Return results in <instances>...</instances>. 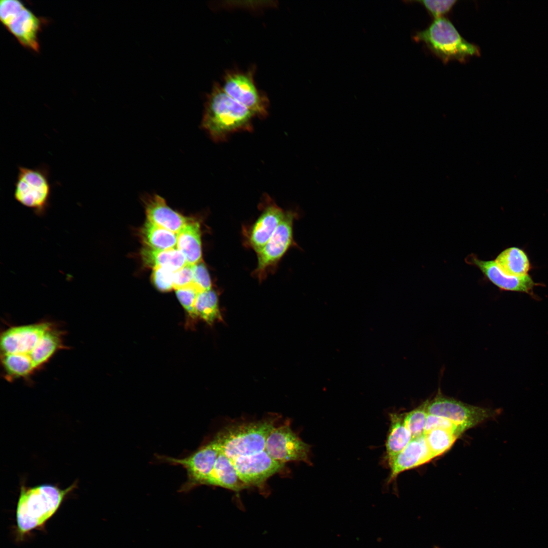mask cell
<instances>
[{
    "label": "cell",
    "instance_id": "277c9868",
    "mask_svg": "<svg viewBox=\"0 0 548 548\" xmlns=\"http://www.w3.org/2000/svg\"><path fill=\"white\" fill-rule=\"evenodd\" d=\"M279 417L271 416L253 422H236L218 431L212 439L219 451L232 460L262 452Z\"/></svg>",
    "mask_w": 548,
    "mask_h": 548
},
{
    "label": "cell",
    "instance_id": "ba28073f",
    "mask_svg": "<svg viewBox=\"0 0 548 548\" xmlns=\"http://www.w3.org/2000/svg\"><path fill=\"white\" fill-rule=\"evenodd\" d=\"M429 414L447 418L464 431L475 426L500 413V410L470 405L444 395L439 390L435 397L429 400Z\"/></svg>",
    "mask_w": 548,
    "mask_h": 548
},
{
    "label": "cell",
    "instance_id": "83f0119b",
    "mask_svg": "<svg viewBox=\"0 0 548 548\" xmlns=\"http://www.w3.org/2000/svg\"><path fill=\"white\" fill-rule=\"evenodd\" d=\"M437 429L450 430L459 435L464 432V431L460 427L451 420L442 417L428 414L424 434L431 430Z\"/></svg>",
    "mask_w": 548,
    "mask_h": 548
},
{
    "label": "cell",
    "instance_id": "ffe728a7",
    "mask_svg": "<svg viewBox=\"0 0 548 548\" xmlns=\"http://www.w3.org/2000/svg\"><path fill=\"white\" fill-rule=\"evenodd\" d=\"M143 263L152 268L160 266L176 271L187 264L183 255L176 248L155 249L144 247L141 252Z\"/></svg>",
    "mask_w": 548,
    "mask_h": 548
},
{
    "label": "cell",
    "instance_id": "8992f818",
    "mask_svg": "<svg viewBox=\"0 0 548 548\" xmlns=\"http://www.w3.org/2000/svg\"><path fill=\"white\" fill-rule=\"evenodd\" d=\"M14 182V198L22 206L44 216L50 205L53 185L46 164L29 167L19 165Z\"/></svg>",
    "mask_w": 548,
    "mask_h": 548
},
{
    "label": "cell",
    "instance_id": "603a6c76",
    "mask_svg": "<svg viewBox=\"0 0 548 548\" xmlns=\"http://www.w3.org/2000/svg\"><path fill=\"white\" fill-rule=\"evenodd\" d=\"M195 307L197 318L209 325L222 321L218 296L212 289L198 293Z\"/></svg>",
    "mask_w": 548,
    "mask_h": 548
},
{
    "label": "cell",
    "instance_id": "cb8c5ba5",
    "mask_svg": "<svg viewBox=\"0 0 548 548\" xmlns=\"http://www.w3.org/2000/svg\"><path fill=\"white\" fill-rule=\"evenodd\" d=\"M427 446L433 458L449 450L459 435L450 430L437 429L424 434Z\"/></svg>",
    "mask_w": 548,
    "mask_h": 548
},
{
    "label": "cell",
    "instance_id": "5b68a950",
    "mask_svg": "<svg viewBox=\"0 0 548 548\" xmlns=\"http://www.w3.org/2000/svg\"><path fill=\"white\" fill-rule=\"evenodd\" d=\"M414 40L425 44L443 62L456 60L464 62L471 56H479L480 49L468 42L448 19H435L426 29L417 32Z\"/></svg>",
    "mask_w": 548,
    "mask_h": 548
},
{
    "label": "cell",
    "instance_id": "ac0fdd59",
    "mask_svg": "<svg viewBox=\"0 0 548 548\" xmlns=\"http://www.w3.org/2000/svg\"><path fill=\"white\" fill-rule=\"evenodd\" d=\"M200 225L191 218L177 233L176 248L183 255L187 263L195 265L201 259V243Z\"/></svg>",
    "mask_w": 548,
    "mask_h": 548
},
{
    "label": "cell",
    "instance_id": "3957f363",
    "mask_svg": "<svg viewBox=\"0 0 548 548\" xmlns=\"http://www.w3.org/2000/svg\"><path fill=\"white\" fill-rule=\"evenodd\" d=\"M255 117L215 84L208 95L201 126L214 141L221 142L235 132L251 131Z\"/></svg>",
    "mask_w": 548,
    "mask_h": 548
},
{
    "label": "cell",
    "instance_id": "4fadbf2b",
    "mask_svg": "<svg viewBox=\"0 0 548 548\" xmlns=\"http://www.w3.org/2000/svg\"><path fill=\"white\" fill-rule=\"evenodd\" d=\"M468 264L477 267L493 284L500 289L526 293L533 295V289L537 285L531 277L527 275L522 277L510 276L505 273L495 261H483L475 255L467 257Z\"/></svg>",
    "mask_w": 548,
    "mask_h": 548
},
{
    "label": "cell",
    "instance_id": "2e32d148",
    "mask_svg": "<svg viewBox=\"0 0 548 548\" xmlns=\"http://www.w3.org/2000/svg\"><path fill=\"white\" fill-rule=\"evenodd\" d=\"M266 200V204L249 235V243L256 251L260 250L268 241L287 213L272 202L270 199Z\"/></svg>",
    "mask_w": 548,
    "mask_h": 548
},
{
    "label": "cell",
    "instance_id": "1f68e13d",
    "mask_svg": "<svg viewBox=\"0 0 548 548\" xmlns=\"http://www.w3.org/2000/svg\"><path fill=\"white\" fill-rule=\"evenodd\" d=\"M433 548H440V547L437 545H434Z\"/></svg>",
    "mask_w": 548,
    "mask_h": 548
},
{
    "label": "cell",
    "instance_id": "7402d4cb",
    "mask_svg": "<svg viewBox=\"0 0 548 548\" xmlns=\"http://www.w3.org/2000/svg\"><path fill=\"white\" fill-rule=\"evenodd\" d=\"M140 238L145 247L155 249L176 248L177 233L157 226L148 220L140 230Z\"/></svg>",
    "mask_w": 548,
    "mask_h": 548
},
{
    "label": "cell",
    "instance_id": "44dd1931",
    "mask_svg": "<svg viewBox=\"0 0 548 548\" xmlns=\"http://www.w3.org/2000/svg\"><path fill=\"white\" fill-rule=\"evenodd\" d=\"M495 261L505 273L510 276H526L531 267L526 253L517 247L505 249L499 254Z\"/></svg>",
    "mask_w": 548,
    "mask_h": 548
},
{
    "label": "cell",
    "instance_id": "f546056e",
    "mask_svg": "<svg viewBox=\"0 0 548 548\" xmlns=\"http://www.w3.org/2000/svg\"><path fill=\"white\" fill-rule=\"evenodd\" d=\"M193 286L200 293L211 289V281L204 264L200 262L193 265Z\"/></svg>",
    "mask_w": 548,
    "mask_h": 548
},
{
    "label": "cell",
    "instance_id": "4316f807",
    "mask_svg": "<svg viewBox=\"0 0 548 548\" xmlns=\"http://www.w3.org/2000/svg\"><path fill=\"white\" fill-rule=\"evenodd\" d=\"M175 272L164 267L153 268L152 279L155 287L163 292L169 291L173 289Z\"/></svg>",
    "mask_w": 548,
    "mask_h": 548
},
{
    "label": "cell",
    "instance_id": "d4e9b609",
    "mask_svg": "<svg viewBox=\"0 0 548 548\" xmlns=\"http://www.w3.org/2000/svg\"><path fill=\"white\" fill-rule=\"evenodd\" d=\"M429 401V399L425 400L415 409L404 414V423L413 438L424 434L428 415L427 407Z\"/></svg>",
    "mask_w": 548,
    "mask_h": 548
},
{
    "label": "cell",
    "instance_id": "8fae6325",
    "mask_svg": "<svg viewBox=\"0 0 548 548\" xmlns=\"http://www.w3.org/2000/svg\"><path fill=\"white\" fill-rule=\"evenodd\" d=\"M295 215L292 212H287L284 219L268 241L256 251L258 263L255 273L259 279L264 278L268 269L279 261L291 246Z\"/></svg>",
    "mask_w": 548,
    "mask_h": 548
},
{
    "label": "cell",
    "instance_id": "30bf717a",
    "mask_svg": "<svg viewBox=\"0 0 548 548\" xmlns=\"http://www.w3.org/2000/svg\"><path fill=\"white\" fill-rule=\"evenodd\" d=\"M221 87L231 98L245 107L254 115L264 118L268 114V101L257 89L251 73H227Z\"/></svg>",
    "mask_w": 548,
    "mask_h": 548
},
{
    "label": "cell",
    "instance_id": "9a60e30c",
    "mask_svg": "<svg viewBox=\"0 0 548 548\" xmlns=\"http://www.w3.org/2000/svg\"><path fill=\"white\" fill-rule=\"evenodd\" d=\"M427 446L424 434L414 438L389 463L390 474L389 482L400 473L419 466L433 459Z\"/></svg>",
    "mask_w": 548,
    "mask_h": 548
},
{
    "label": "cell",
    "instance_id": "7c38bea8",
    "mask_svg": "<svg viewBox=\"0 0 548 548\" xmlns=\"http://www.w3.org/2000/svg\"><path fill=\"white\" fill-rule=\"evenodd\" d=\"M232 461L239 477L248 487H260L269 477L283 470L285 467V464L272 459L265 450Z\"/></svg>",
    "mask_w": 548,
    "mask_h": 548
},
{
    "label": "cell",
    "instance_id": "484cf974",
    "mask_svg": "<svg viewBox=\"0 0 548 548\" xmlns=\"http://www.w3.org/2000/svg\"><path fill=\"white\" fill-rule=\"evenodd\" d=\"M199 293L193 286L176 290L177 298L188 315L192 319L197 318L195 306Z\"/></svg>",
    "mask_w": 548,
    "mask_h": 548
},
{
    "label": "cell",
    "instance_id": "9c48e42d",
    "mask_svg": "<svg viewBox=\"0 0 548 548\" xmlns=\"http://www.w3.org/2000/svg\"><path fill=\"white\" fill-rule=\"evenodd\" d=\"M264 450L272 459L283 464L309 462L310 446L292 430L288 422L273 428L267 438Z\"/></svg>",
    "mask_w": 548,
    "mask_h": 548
},
{
    "label": "cell",
    "instance_id": "4dcf8cb0",
    "mask_svg": "<svg viewBox=\"0 0 548 548\" xmlns=\"http://www.w3.org/2000/svg\"><path fill=\"white\" fill-rule=\"evenodd\" d=\"M193 285V265L187 264L174 273L173 289L184 288Z\"/></svg>",
    "mask_w": 548,
    "mask_h": 548
},
{
    "label": "cell",
    "instance_id": "7a4b0ae2",
    "mask_svg": "<svg viewBox=\"0 0 548 548\" xmlns=\"http://www.w3.org/2000/svg\"><path fill=\"white\" fill-rule=\"evenodd\" d=\"M77 487V481L63 489L51 484L33 487L21 484L16 510L18 539L23 540L32 530L43 527Z\"/></svg>",
    "mask_w": 548,
    "mask_h": 548
},
{
    "label": "cell",
    "instance_id": "6da1fadb",
    "mask_svg": "<svg viewBox=\"0 0 548 548\" xmlns=\"http://www.w3.org/2000/svg\"><path fill=\"white\" fill-rule=\"evenodd\" d=\"M65 334L57 322L45 319L5 328L0 335L4 378L9 382H30L58 352L68 348L64 343Z\"/></svg>",
    "mask_w": 548,
    "mask_h": 548
},
{
    "label": "cell",
    "instance_id": "52a82bcc",
    "mask_svg": "<svg viewBox=\"0 0 548 548\" xmlns=\"http://www.w3.org/2000/svg\"><path fill=\"white\" fill-rule=\"evenodd\" d=\"M0 19L4 27L21 46L33 52H40L39 35L44 19L17 0L1 1Z\"/></svg>",
    "mask_w": 548,
    "mask_h": 548
},
{
    "label": "cell",
    "instance_id": "d6986e66",
    "mask_svg": "<svg viewBox=\"0 0 548 548\" xmlns=\"http://www.w3.org/2000/svg\"><path fill=\"white\" fill-rule=\"evenodd\" d=\"M390 429L386 442L388 463L402 451L413 439L404 423V414H390Z\"/></svg>",
    "mask_w": 548,
    "mask_h": 548
},
{
    "label": "cell",
    "instance_id": "f1b7e54d",
    "mask_svg": "<svg viewBox=\"0 0 548 548\" xmlns=\"http://www.w3.org/2000/svg\"><path fill=\"white\" fill-rule=\"evenodd\" d=\"M435 19L443 17L457 2L456 1H419Z\"/></svg>",
    "mask_w": 548,
    "mask_h": 548
},
{
    "label": "cell",
    "instance_id": "e0dca14e",
    "mask_svg": "<svg viewBox=\"0 0 548 548\" xmlns=\"http://www.w3.org/2000/svg\"><path fill=\"white\" fill-rule=\"evenodd\" d=\"M203 485L220 487L235 492L248 488L239 477L233 461L220 452Z\"/></svg>",
    "mask_w": 548,
    "mask_h": 548
},
{
    "label": "cell",
    "instance_id": "5bb4252c",
    "mask_svg": "<svg viewBox=\"0 0 548 548\" xmlns=\"http://www.w3.org/2000/svg\"><path fill=\"white\" fill-rule=\"evenodd\" d=\"M142 200L147 220L174 233H178L191 219L173 210L158 194H146Z\"/></svg>",
    "mask_w": 548,
    "mask_h": 548
}]
</instances>
